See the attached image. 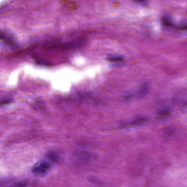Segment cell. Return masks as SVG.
<instances>
[{
	"label": "cell",
	"mask_w": 187,
	"mask_h": 187,
	"mask_svg": "<svg viewBox=\"0 0 187 187\" xmlns=\"http://www.w3.org/2000/svg\"><path fill=\"white\" fill-rule=\"evenodd\" d=\"M108 60L110 61H112V62H121L124 59L121 56H119V55H112V56H110L108 58Z\"/></svg>",
	"instance_id": "obj_2"
},
{
	"label": "cell",
	"mask_w": 187,
	"mask_h": 187,
	"mask_svg": "<svg viewBox=\"0 0 187 187\" xmlns=\"http://www.w3.org/2000/svg\"><path fill=\"white\" fill-rule=\"evenodd\" d=\"M135 1H136L137 2H145V0H135Z\"/></svg>",
	"instance_id": "obj_3"
},
{
	"label": "cell",
	"mask_w": 187,
	"mask_h": 187,
	"mask_svg": "<svg viewBox=\"0 0 187 187\" xmlns=\"http://www.w3.org/2000/svg\"><path fill=\"white\" fill-rule=\"evenodd\" d=\"M48 168L49 164L47 162H42L34 166L32 171L36 174H43L48 170Z\"/></svg>",
	"instance_id": "obj_1"
}]
</instances>
